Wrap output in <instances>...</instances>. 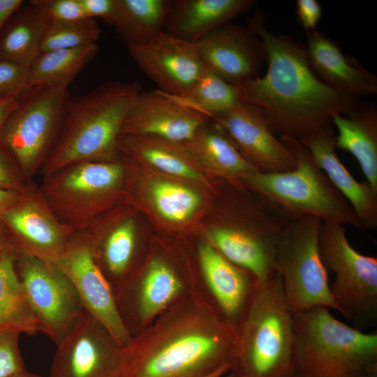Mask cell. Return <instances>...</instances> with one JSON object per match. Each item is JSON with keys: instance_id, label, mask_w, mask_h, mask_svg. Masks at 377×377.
I'll return each mask as SVG.
<instances>
[{"instance_id": "obj_32", "label": "cell", "mask_w": 377, "mask_h": 377, "mask_svg": "<svg viewBox=\"0 0 377 377\" xmlns=\"http://www.w3.org/2000/svg\"><path fill=\"white\" fill-rule=\"evenodd\" d=\"M182 284L165 263L155 260L147 268L140 285L137 311L144 322L165 307L181 290Z\"/></svg>"}, {"instance_id": "obj_18", "label": "cell", "mask_w": 377, "mask_h": 377, "mask_svg": "<svg viewBox=\"0 0 377 377\" xmlns=\"http://www.w3.org/2000/svg\"><path fill=\"white\" fill-rule=\"evenodd\" d=\"M193 43L207 66L231 83L257 77L265 61L261 40L246 27L228 23Z\"/></svg>"}, {"instance_id": "obj_16", "label": "cell", "mask_w": 377, "mask_h": 377, "mask_svg": "<svg viewBox=\"0 0 377 377\" xmlns=\"http://www.w3.org/2000/svg\"><path fill=\"white\" fill-rule=\"evenodd\" d=\"M212 120L224 129L256 172H284L295 168V160L290 151L251 104L244 102Z\"/></svg>"}, {"instance_id": "obj_33", "label": "cell", "mask_w": 377, "mask_h": 377, "mask_svg": "<svg viewBox=\"0 0 377 377\" xmlns=\"http://www.w3.org/2000/svg\"><path fill=\"white\" fill-rule=\"evenodd\" d=\"M149 193L157 212L171 222L186 221L197 211L201 202L197 192L168 180L153 182L149 188Z\"/></svg>"}, {"instance_id": "obj_28", "label": "cell", "mask_w": 377, "mask_h": 377, "mask_svg": "<svg viewBox=\"0 0 377 377\" xmlns=\"http://www.w3.org/2000/svg\"><path fill=\"white\" fill-rule=\"evenodd\" d=\"M168 0H116L108 24L127 45H144L163 32Z\"/></svg>"}, {"instance_id": "obj_20", "label": "cell", "mask_w": 377, "mask_h": 377, "mask_svg": "<svg viewBox=\"0 0 377 377\" xmlns=\"http://www.w3.org/2000/svg\"><path fill=\"white\" fill-rule=\"evenodd\" d=\"M306 54L316 76L328 87L360 97L377 93V77L356 59L348 56L339 45L316 29L306 31Z\"/></svg>"}, {"instance_id": "obj_46", "label": "cell", "mask_w": 377, "mask_h": 377, "mask_svg": "<svg viewBox=\"0 0 377 377\" xmlns=\"http://www.w3.org/2000/svg\"><path fill=\"white\" fill-rule=\"evenodd\" d=\"M8 377H42V376L37 374L24 370L22 372L15 374Z\"/></svg>"}, {"instance_id": "obj_39", "label": "cell", "mask_w": 377, "mask_h": 377, "mask_svg": "<svg viewBox=\"0 0 377 377\" xmlns=\"http://www.w3.org/2000/svg\"><path fill=\"white\" fill-rule=\"evenodd\" d=\"M297 18L306 31L315 30L322 17V8L316 0H297Z\"/></svg>"}, {"instance_id": "obj_49", "label": "cell", "mask_w": 377, "mask_h": 377, "mask_svg": "<svg viewBox=\"0 0 377 377\" xmlns=\"http://www.w3.org/2000/svg\"><path fill=\"white\" fill-rule=\"evenodd\" d=\"M223 377H235V375L232 370L226 374Z\"/></svg>"}, {"instance_id": "obj_26", "label": "cell", "mask_w": 377, "mask_h": 377, "mask_svg": "<svg viewBox=\"0 0 377 377\" xmlns=\"http://www.w3.org/2000/svg\"><path fill=\"white\" fill-rule=\"evenodd\" d=\"M50 22L29 1L22 5L0 32V59L29 68L40 53Z\"/></svg>"}, {"instance_id": "obj_15", "label": "cell", "mask_w": 377, "mask_h": 377, "mask_svg": "<svg viewBox=\"0 0 377 377\" xmlns=\"http://www.w3.org/2000/svg\"><path fill=\"white\" fill-rule=\"evenodd\" d=\"M137 66L158 87L172 96L186 94L208 68L193 42L165 32L144 45H127Z\"/></svg>"}, {"instance_id": "obj_27", "label": "cell", "mask_w": 377, "mask_h": 377, "mask_svg": "<svg viewBox=\"0 0 377 377\" xmlns=\"http://www.w3.org/2000/svg\"><path fill=\"white\" fill-rule=\"evenodd\" d=\"M105 230L95 223L87 230L91 236L96 262L108 281L128 271L135 246V226L131 218L120 219Z\"/></svg>"}, {"instance_id": "obj_10", "label": "cell", "mask_w": 377, "mask_h": 377, "mask_svg": "<svg viewBox=\"0 0 377 377\" xmlns=\"http://www.w3.org/2000/svg\"><path fill=\"white\" fill-rule=\"evenodd\" d=\"M230 325L212 333H189L150 355L124 347L117 377H199L236 356L238 337Z\"/></svg>"}, {"instance_id": "obj_22", "label": "cell", "mask_w": 377, "mask_h": 377, "mask_svg": "<svg viewBox=\"0 0 377 377\" xmlns=\"http://www.w3.org/2000/svg\"><path fill=\"white\" fill-rule=\"evenodd\" d=\"M200 263L207 282L223 313L237 320L249 307L259 288L251 272L226 259L208 244L199 248Z\"/></svg>"}, {"instance_id": "obj_4", "label": "cell", "mask_w": 377, "mask_h": 377, "mask_svg": "<svg viewBox=\"0 0 377 377\" xmlns=\"http://www.w3.org/2000/svg\"><path fill=\"white\" fill-rule=\"evenodd\" d=\"M237 346L235 377L294 376V315L277 272L259 285Z\"/></svg>"}, {"instance_id": "obj_47", "label": "cell", "mask_w": 377, "mask_h": 377, "mask_svg": "<svg viewBox=\"0 0 377 377\" xmlns=\"http://www.w3.org/2000/svg\"><path fill=\"white\" fill-rule=\"evenodd\" d=\"M358 377H377V371H373L363 374Z\"/></svg>"}, {"instance_id": "obj_14", "label": "cell", "mask_w": 377, "mask_h": 377, "mask_svg": "<svg viewBox=\"0 0 377 377\" xmlns=\"http://www.w3.org/2000/svg\"><path fill=\"white\" fill-rule=\"evenodd\" d=\"M1 221L17 249L50 263L61 253L73 233L59 221L33 181Z\"/></svg>"}, {"instance_id": "obj_43", "label": "cell", "mask_w": 377, "mask_h": 377, "mask_svg": "<svg viewBox=\"0 0 377 377\" xmlns=\"http://www.w3.org/2000/svg\"><path fill=\"white\" fill-rule=\"evenodd\" d=\"M12 249H17L10 233L2 221H0V259L3 255Z\"/></svg>"}, {"instance_id": "obj_30", "label": "cell", "mask_w": 377, "mask_h": 377, "mask_svg": "<svg viewBox=\"0 0 377 377\" xmlns=\"http://www.w3.org/2000/svg\"><path fill=\"white\" fill-rule=\"evenodd\" d=\"M98 46L59 49L40 53L29 67V86L68 87L98 52Z\"/></svg>"}, {"instance_id": "obj_38", "label": "cell", "mask_w": 377, "mask_h": 377, "mask_svg": "<svg viewBox=\"0 0 377 377\" xmlns=\"http://www.w3.org/2000/svg\"><path fill=\"white\" fill-rule=\"evenodd\" d=\"M29 182L14 157L0 140V188L23 192Z\"/></svg>"}, {"instance_id": "obj_1", "label": "cell", "mask_w": 377, "mask_h": 377, "mask_svg": "<svg viewBox=\"0 0 377 377\" xmlns=\"http://www.w3.org/2000/svg\"><path fill=\"white\" fill-rule=\"evenodd\" d=\"M265 16L256 11L246 27L262 42L267 72L239 84L244 101L259 110L276 136L301 140L331 123L334 116L346 114L361 104L359 97L324 84L310 66L305 45L267 30Z\"/></svg>"}, {"instance_id": "obj_45", "label": "cell", "mask_w": 377, "mask_h": 377, "mask_svg": "<svg viewBox=\"0 0 377 377\" xmlns=\"http://www.w3.org/2000/svg\"><path fill=\"white\" fill-rule=\"evenodd\" d=\"M232 368V363H226L220 366L214 371L199 377H223L226 374L230 372Z\"/></svg>"}, {"instance_id": "obj_34", "label": "cell", "mask_w": 377, "mask_h": 377, "mask_svg": "<svg viewBox=\"0 0 377 377\" xmlns=\"http://www.w3.org/2000/svg\"><path fill=\"white\" fill-rule=\"evenodd\" d=\"M101 32L98 22L91 17L71 21L50 20L42 43L40 53L96 44Z\"/></svg>"}, {"instance_id": "obj_42", "label": "cell", "mask_w": 377, "mask_h": 377, "mask_svg": "<svg viewBox=\"0 0 377 377\" xmlns=\"http://www.w3.org/2000/svg\"><path fill=\"white\" fill-rule=\"evenodd\" d=\"M22 193L0 188V221L6 212L19 200Z\"/></svg>"}, {"instance_id": "obj_17", "label": "cell", "mask_w": 377, "mask_h": 377, "mask_svg": "<svg viewBox=\"0 0 377 377\" xmlns=\"http://www.w3.org/2000/svg\"><path fill=\"white\" fill-rule=\"evenodd\" d=\"M209 119L159 90L140 91L128 112L120 135L152 136L184 143Z\"/></svg>"}, {"instance_id": "obj_12", "label": "cell", "mask_w": 377, "mask_h": 377, "mask_svg": "<svg viewBox=\"0 0 377 377\" xmlns=\"http://www.w3.org/2000/svg\"><path fill=\"white\" fill-rule=\"evenodd\" d=\"M52 263L72 281L86 309L119 343L128 346L131 334L119 313L112 287L96 262L91 235L87 230L73 232Z\"/></svg>"}, {"instance_id": "obj_7", "label": "cell", "mask_w": 377, "mask_h": 377, "mask_svg": "<svg viewBox=\"0 0 377 377\" xmlns=\"http://www.w3.org/2000/svg\"><path fill=\"white\" fill-rule=\"evenodd\" d=\"M71 97L66 87H29L2 126L0 140L29 182L56 142Z\"/></svg>"}, {"instance_id": "obj_19", "label": "cell", "mask_w": 377, "mask_h": 377, "mask_svg": "<svg viewBox=\"0 0 377 377\" xmlns=\"http://www.w3.org/2000/svg\"><path fill=\"white\" fill-rule=\"evenodd\" d=\"M300 141L318 165L353 209L364 230L377 227V190L367 181L357 182L335 152L336 134L331 123L317 128Z\"/></svg>"}, {"instance_id": "obj_25", "label": "cell", "mask_w": 377, "mask_h": 377, "mask_svg": "<svg viewBox=\"0 0 377 377\" xmlns=\"http://www.w3.org/2000/svg\"><path fill=\"white\" fill-rule=\"evenodd\" d=\"M117 147L120 154L170 175L206 182L204 175L194 165L197 162L183 143L152 136L119 135Z\"/></svg>"}, {"instance_id": "obj_23", "label": "cell", "mask_w": 377, "mask_h": 377, "mask_svg": "<svg viewBox=\"0 0 377 377\" xmlns=\"http://www.w3.org/2000/svg\"><path fill=\"white\" fill-rule=\"evenodd\" d=\"M208 121L183 145L197 163L228 182L243 185L242 182L256 172L224 129L215 121L211 124Z\"/></svg>"}, {"instance_id": "obj_24", "label": "cell", "mask_w": 377, "mask_h": 377, "mask_svg": "<svg viewBox=\"0 0 377 377\" xmlns=\"http://www.w3.org/2000/svg\"><path fill=\"white\" fill-rule=\"evenodd\" d=\"M331 123L338 131L336 147L355 157L366 180L377 190L376 106L361 103L346 114L334 116Z\"/></svg>"}, {"instance_id": "obj_11", "label": "cell", "mask_w": 377, "mask_h": 377, "mask_svg": "<svg viewBox=\"0 0 377 377\" xmlns=\"http://www.w3.org/2000/svg\"><path fill=\"white\" fill-rule=\"evenodd\" d=\"M15 267L38 331L57 346L87 311L70 279L52 263L17 249Z\"/></svg>"}, {"instance_id": "obj_48", "label": "cell", "mask_w": 377, "mask_h": 377, "mask_svg": "<svg viewBox=\"0 0 377 377\" xmlns=\"http://www.w3.org/2000/svg\"><path fill=\"white\" fill-rule=\"evenodd\" d=\"M293 377H313L307 374H304L301 373H295Z\"/></svg>"}, {"instance_id": "obj_36", "label": "cell", "mask_w": 377, "mask_h": 377, "mask_svg": "<svg viewBox=\"0 0 377 377\" xmlns=\"http://www.w3.org/2000/svg\"><path fill=\"white\" fill-rule=\"evenodd\" d=\"M20 333L0 328V377H8L26 370L19 346Z\"/></svg>"}, {"instance_id": "obj_3", "label": "cell", "mask_w": 377, "mask_h": 377, "mask_svg": "<svg viewBox=\"0 0 377 377\" xmlns=\"http://www.w3.org/2000/svg\"><path fill=\"white\" fill-rule=\"evenodd\" d=\"M316 306L294 316L295 373L358 377L377 371V333H365Z\"/></svg>"}, {"instance_id": "obj_21", "label": "cell", "mask_w": 377, "mask_h": 377, "mask_svg": "<svg viewBox=\"0 0 377 377\" xmlns=\"http://www.w3.org/2000/svg\"><path fill=\"white\" fill-rule=\"evenodd\" d=\"M251 0H168L163 32L195 42L246 13Z\"/></svg>"}, {"instance_id": "obj_29", "label": "cell", "mask_w": 377, "mask_h": 377, "mask_svg": "<svg viewBox=\"0 0 377 377\" xmlns=\"http://www.w3.org/2000/svg\"><path fill=\"white\" fill-rule=\"evenodd\" d=\"M17 249L0 259V328L34 335L37 322L15 267Z\"/></svg>"}, {"instance_id": "obj_40", "label": "cell", "mask_w": 377, "mask_h": 377, "mask_svg": "<svg viewBox=\"0 0 377 377\" xmlns=\"http://www.w3.org/2000/svg\"><path fill=\"white\" fill-rule=\"evenodd\" d=\"M88 17L101 18L109 23L116 10V0H80Z\"/></svg>"}, {"instance_id": "obj_31", "label": "cell", "mask_w": 377, "mask_h": 377, "mask_svg": "<svg viewBox=\"0 0 377 377\" xmlns=\"http://www.w3.org/2000/svg\"><path fill=\"white\" fill-rule=\"evenodd\" d=\"M170 96L180 105L210 119L226 114L245 102L239 84L226 81L209 68L186 94Z\"/></svg>"}, {"instance_id": "obj_41", "label": "cell", "mask_w": 377, "mask_h": 377, "mask_svg": "<svg viewBox=\"0 0 377 377\" xmlns=\"http://www.w3.org/2000/svg\"><path fill=\"white\" fill-rule=\"evenodd\" d=\"M22 0H0V32L13 15L22 5Z\"/></svg>"}, {"instance_id": "obj_2", "label": "cell", "mask_w": 377, "mask_h": 377, "mask_svg": "<svg viewBox=\"0 0 377 377\" xmlns=\"http://www.w3.org/2000/svg\"><path fill=\"white\" fill-rule=\"evenodd\" d=\"M140 91L138 81H108L71 97L56 142L40 171L43 177L76 162L119 158L122 125Z\"/></svg>"}, {"instance_id": "obj_5", "label": "cell", "mask_w": 377, "mask_h": 377, "mask_svg": "<svg viewBox=\"0 0 377 377\" xmlns=\"http://www.w3.org/2000/svg\"><path fill=\"white\" fill-rule=\"evenodd\" d=\"M293 156L290 171L254 172L242 184L258 193L281 212L295 219L318 218L323 223L352 226L363 230L353 209L299 140L279 137Z\"/></svg>"}, {"instance_id": "obj_13", "label": "cell", "mask_w": 377, "mask_h": 377, "mask_svg": "<svg viewBox=\"0 0 377 377\" xmlns=\"http://www.w3.org/2000/svg\"><path fill=\"white\" fill-rule=\"evenodd\" d=\"M124 348L87 311L57 345L50 377H117Z\"/></svg>"}, {"instance_id": "obj_8", "label": "cell", "mask_w": 377, "mask_h": 377, "mask_svg": "<svg viewBox=\"0 0 377 377\" xmlns=\"http://www.w3.org/2000/svg\"><path fill=\"white\" fill-rule=\"evenodd\" d=\"M318 218L292 219L281 234L275 249L274 267L279 274L287 304L297 315L316 306L339 312L319 251Z\"/></svg>"}, {"instance_id": "obj_35", "label": "cell", "mask_w": 377, "mask_h": 377, "mask_svg": "<svg viewBox=\"0 0 377 377\" xmlns=\"http://www.w3.org/2000/svg\"><path fill=\"white\" fill-rule=\"evenodd\" d=\"M29 88V68L0 59V101H18Z\"/></svg>"}, {"instance_id": "obj_44", "label": "cell", "mask_w": 377, "mask_h": 377, "mask_svg": "<svg viewBox=\"0 0 377 377\" xmlns=\"http://www.w3.org/2000/svg\"><path fill=\"white\" fill-rule=\"evenodd\" d=\"M17 103V101H0V132L6 119L15 108Z\"/></svg>"}, {"instance_id": "obj_9", "label": "cell", "mask_w": 377, "mask_h": 377, "mask_svg": "<svg viewBox=\"0 0 377 377\" xmlns=\"http://www.w3.org/2000/svg\"><path fill=\"white\" fill-rule=\"evenodd\" d=\"M318 247L325 269L335 274L330 290L339 313L360 330L376 325V258L357 252L338 223L321 222Z\"/></svg>"}, {"instance_id": "obj_6", "label": "cell", "mask_w": 377, "mask_h": 377, "mask_svg": "<svg viewBox=\"0 0 377 377\" xmlns=\"http://www.w3.org/2000/svg\"><path fill=\"white\" fill-rule=\"evenodd\" d=\"M126 170L119 158L80 161L43 177L38 188L59 221L75 232L103 216L119 195Z\"/></svg>"}, {"instance_id": "obj_37", "label": "cell", "mask_w": 377, "mask_h": 377, "mask_svg": "<svg viewBox=\"0 0 377 377\" xmlns=\"http://www.w3.org/2000/svg\"><path fill=\"white\" fill-rule=\"evenodd\" d=\"M54 21H71L88 17L80 0H31Z\"/></svg>"}]
</instances>
